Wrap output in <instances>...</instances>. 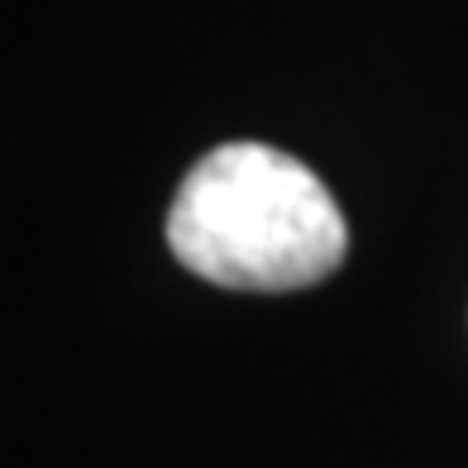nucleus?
<instances>
[{"label":"nucleus","mask_w":468,"mask_h":468,"mask_svg":"<svg viewBox=\"0 0 468 468\" xmlns=\"http://www.w3.org/2000/svg\"><path fill=\"white\" fill-rule=\"evenodd\" d=\"M167 249L229 292H302L345 263L349 229L325 182L272 144H220L182 177Z\"/></svg>","instance_id":"f257e3e1"}]
</instances>
